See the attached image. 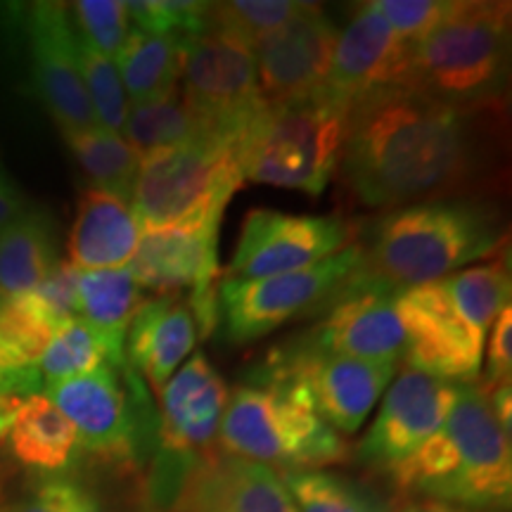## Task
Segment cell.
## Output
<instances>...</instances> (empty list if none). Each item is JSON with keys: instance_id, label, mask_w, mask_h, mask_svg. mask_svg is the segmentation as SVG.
<instances>
[{"instance_id": "6da1fadb", "label": "cell", "mask_w": 512, "mask_h": 512, "mask_svg": "<svg viewBox=\"0 0 512 512\" xmlns=\"http://www.w3.org/2000/svg\"><path fill=\"white\" fill-rule=\"evenodd\" d=\"M477 143L465 107L415 88H380L351 102L342 176L368 207H406L463 188Z\"/></svg>"}, {"instance_id": "7a4b0ae2", "label": "cell", "mask_w": 512, "mask_h": 512, "mask_svg": "<svg viewBox=\"0 0 512 512\" xmlns=\"http://www.w3.org/2000/svg\"><path fill=\"white\" fill-rule=\"evenodd\" d=\"M387 475L408 496L460 510L503 512L512 501L510 432L479 384H458L444 425Z\"/></svg>"}, {"instance_id": "3957f363", "label": "cell", "mask_w": 512, "mask_h": 512, "mask_svg": "<svg viewBox=\"0 0 512 512\" xmlns=\"http://www.w3.org/2000/svg\"><path fill=\"white\" fill-rule=\"evenodd\" d=\"M503 240L501 216L484 202L437 197L377 216L358 245L370 283L408 290L496 254Z\"/></svg>"}, {"instance_id": "277c9868", "label": "cell", "mask_w": 512, "mask_h": 512, "mask_svg": "<svg viewBox=\"0 0 512 512\" xmlns=\"http://www.w3.org/2000/svg\"><path fill=\"white\" fill-rule=\"evenodd\" d=\"M349 107L323 91L266 102L233 145L242 181L313 197L325 192L342 159Z\"/></svg>"}, {"instance_id": "5b68a950", "label": "cell", "mask_w": 512, "mask_h": 512, "mask_svg": "<svg viewBox=\"0 0 512 512\" xmlns=\"http://www.w3.org/2000/svg\"><path fill=\"white\" fill-rule=\"evenodd\" d=\"M510 53V3L456 0L439 27L413 43L411 86L448 105L482 102L503 86Z\"/></svg>"}, {"instance_id": "8992f818", "label": "cell", "mask_w": 512, "mask_h": 512, "mask_svg": "<svg viewBox=\"0 0 512 512\" xmlns=\"http://www.w3.org/2000/svg\"><path fill=\"white\" fill-rule=\"evenodd\" d=\"M221 453L285 472L344 463L347 441L311 406L285 389L240 384L228 394L219 427Z\"/></svg>"}, {"instance_id": "52a82bcc", "label": "cell", "mask_w": 512, "mask_h": 512, "mask_svg": "<svg viewBox=\"0 0 512 512\" xmlns=\"http://www.w3.org/2000/svg\"><path fill=\"white\" fill-rule=\"evenodd\" d=\"M242 185L233 143L197 138L140 159L131 209L140 233L221 228L223 211Z\"/></svg>"}, {"instance_id": "ba28073f", "label": "cell", "mask_w": 512, "mask_h": 512, "mask_svg": "<svg viewBox=\"0 0 512 512\" xmlns=\"http://www.w3.org/2000/svg\"><path fill=\"white\" fill-rule=\"evenodd\" d=\"M370 285L358 242L306 271L264 280H221L219 311L230 342L247 344L292 320L328 311L358 287Z\"/></svg>"}, {"instance_id": "9c48e42d", "label": "cell", "mask_w": 512, "mask_h": 512, "mask_svg": "<svg viewBox=\"0 0 512 512\" xmlns=\"http://www.w3.org/2000/svg\"><path fill=\"white\" fill-rule=\"evenodd\" d=\"M394 373L396 363L330 354L297 337L273 349L264 366L249 377L256 387L285 389L299 396L335 432L354 434L387 392Z\"/></svg>"}, {"instance_id": "30bf717a", "label": "cell", "mask_w": 512, "mask_h": 512, "mask_svg": "<svg viewBox=\"0 0 512 512\" xmlns=\"http://www.w3.org/2000/svg\"><path fill=\"white\" fill-rule=\"evenodd\" d=\"M181 86L207 136L233 145L266 107L254 50L211 24L181 46Z\"/></svg>"}, {"instance_id": "8fae6325", "label": "cell", "mask_w": 512, "mask_h": 512, "mask_svg": "<svg viewBox=\"0 0 512 512\" xmlns=\"http://www.w3.org/2000/svg\"><path fill=\"white\" fill-rule=\"evenodd\" d=\"M351 228L339 216L252 209L223 280H264L306 271L349 245Z\"/></svg>"}, {"instance_id": "7c38bea8", "label": "cell", "mask_w": 512, "mask_h": 512, "mask_svg": "<svg viewBox=\"0 0 512 512\" xmlns=\"http://www.w3.org/2000/svg\"><path fill=\"white\" fill-rule=\"evenodd\" d=\"M219 230L171 228L140 233L131 271L143 290L183 294L207 337L219 325Z\"/></svg>"}, {"instance_id": "4fadbf2b", "label": "cell", "mask_w": 512, "mask_h": 512, "mask_svg": "<svg viewBox=\"0 0 512 512\" xmlns=\"http://www.w3.org/2000/svg\"><path fill=\"white\" fill-rule=\"evenodd\" d=\"M31 81L50 117L62 131L98 126L91 100L83 86L76 29L64 3H31L24 10Z\"/></svg>"}, {"instance_id": "5bb4252c", "label": "cell", "mask_w": 512, "mask_h": 512, "mask_svg": "<svg viewBox=\"0 0 512 512\" xmlns=\"http://www.w3.org/2000/svg\"><path fill=\"white\" fill-rule=\"evenodd\" d=\"M399 311L408 335L406 368L453 384H475L482 375L486 339L467 328L439 283L399 290Z\"/></svg>"}, {"instance_id": "9a60e30c", "label": "cell", "mask_w": 512, "mask_h": 512, "mask_svg": "<svg viewBox=\"0 0 512 512\" xmlns=\"http://www.w3.org/2000/svg\"><path fill=\"white\" fill-rule=\"evenodd\" d=\"M456 394L458 384L403 368L384 392L380 413L358 446V458L384 472L403 463L444 425Z\"/></svg>"}, {"instance_id": "2e32d148", "label": "cell", "mask_w": 512, "mask_h": 512, "mask_svg": "<svg viewBox=\"0 0 512 512\" xmlns=\"http://www.w3.org/2000/svg\"><path fill=\"white\" fill-rule=\"evenodd\" d=\"M124 370L107 366L74 380L43 384L57 411L74 425L79 448L112 465H131L140 451L138 413L121 384Z\"/></svg>"}, {"instance_id": "e0dca14e", "label": "cell", "mask_w": 512, "mask_h": 512, "mask_svg": "<svg viewBox=\"0 0 512 512\" xmlns=\"http://www.w3.org/2000/svg\"><path fill=\"white\" fill-rule=\"evenodd\" d=\"M413 43L403 41L373 3L361 5L337 34L330 72L320 91L351 102L380 88L411 86Z\"/></svg>"}, {"instance_id": "ac0fdd59", "label": "cell", "mask_w": 512, "mask_h": 512, "mask_svg": "<svg viewBox=\"0 0 512 512\" xmlns=\"http://www.w3.org/2000/svg\"><path fill=\"white\" fill-rule=\"evenodd\" d=\"M337 24L320 5L306 3L290 19L254 48L256 76L266 102L309 98L323 88L330 72Z\"/></svg>"}, {"instance_id": "d6986e66", "label": "cell", "mask_w": 512, "mask_h": 512, "mask_svg": "<svg viewBox=\"0 0 512 512\" xmlns=\"http://www.w3.org/2000/svg\"><path fill=\"white\" fill-rule=\"evenodd\" d=\"M228 394L219 370L202 351H195L159 394V439L164 451L181 463H190V467L214 456Z\"/></svg>"}, {"instance_id": "ffe728a7", "label": "cell", "mask_w": 512, "mask_h": 512, "mask_svg": "<svg viewBox=\"0 0 512 512\" xmlns=\"http://www.w3.org/2000/svg\"><path fill=\"white\" fill-rule=\"evenodd\" d=\"M313 347L361 361L399 363L406 356V325L399 311V290L363 285L332 304L309 335Z\"/></svg>"}, {"instance_id": "44dd1931", "label": "cell", "mask_w": 512, "mask_h": 512, "mask_svg": "<svg viewBox=\"0 0 512 512\" xmlns=\"http://www.w3.org/2000/svg\"><path fill=\"white\" fill-rule=\"evenodd\" d=\"M176 510L297 512L275 470L221 451L190 467L178 489Z\"/></svg>"}, {"instance_id": "7402d4cb", "label": "cell", "mask_w": 512, "mask_h": 512, "mask_svg": "<svg viewBox=\"0 0 512 512\" xmlns=\"http://www.w3.org/2000/svg\"><path fill=\"white\" fill-rule=\"evenodd\" d=\"M200 325L185 294H157L145 299L126 332L131 366L145 375L157 394L197 347Z\"/></svg>"}, {"instance_id": "603a6c76", "label": "cell", "mask_w": 512, "mask_h": 512, "mask_svg": "<svg viewBox=\"0 0 512 512\" xmlns=\"http://www.w3.org/2000/svg\"><path fill=\"white\" fill-rule=\"evenodd\" d=\"M140 242V226L131 202L88 188L69 230V264L79 271H102L131 264Z\"/></svg>"}, {"instance_id": "cb8c5ba5", "label": "cell", "mask_w": 512, "mask_h": 512, "mask_svg": "<svg viewBox=\"0 0 512 512\" xmlns=\"http://www.w3.org/2000/svg\"><path fill=\"white\" fill-rule=\"evenodd\" d=\"M5 437L17 463L41 475L57 477L74 463L79 451L74 425L46 394L22 401Z\"/></svg>"}, {"instance_id": "d4e9b609", "label": "cell", "mask_w": 512, "mask_h": 512, "mask_svg": "<svg viewBox=\"0 0 512 512\" xmlns=\"http://www.w3.org/2000/svg\"><path fill=\"white\" fill-rule=\"evenodd\" d=\"M143 302L131 266L79 271V318L105 339L121 366H126V332Z\"/></svg>"}, {"instance_id": "484cf974", "label": "cell", "mask_w": 512, "mask_h": 512, "mask_svg": "<svg viewBox=\"0 0 512 512\" xmlns=\"http://www.w3.org/2000/svg\"><path fill=\"white\" fill-rule=\"evenodd\" d=\"M57 261L53 221L46 211L27 207L0 230V297L34 292Z\"/></svg>"}, {"instance_id": "4316f807", "label": "cell", "mask_w": 512, "mask_h": 512, "mask_svg": "<svg viewBox=\"0 0 512 512\" xmlns=\"http://www.w3.org/2000/svg\"><path fill=\"white\" fill-rule=\"evenodd\" d=\"M114 64L131 105L155 100L178 88L181 43L169 36L131 27Z\"/></svg>"}, {"instance_id": "83f0119b", "label": "cell", "mask_w": 512, "mask_h": 512, "mask_svg": "<svg viewBox=\"0 0 512 512\" xmlns=\"http://www.w3.org/2000/svg\"><path fill=\"white\" fill-rule=\"evenodd\" d=\"M62 136L93 190L110 192L131 202L140 157L121 133L93 126L83 131H62Z\"/></svg>"}, {"instance_id": "f1b7e54d", "label": "cell", "mask_w": 512, "mask_h": 512, "mask_svg": "<svg viewBox=\"0 0 512 512\" xmlns=\"http://www.w3.org/2000/svg\"><path fill=\"white\" fill-rule=\"evenodd\" d=\"M121 136L140 159L192 143L197 138H211L188 110L178 88L155 100L131 105Z\"/></svg>"}, {"instance_id": "f546056e", "label": "cell", "mask_w": 512, "mask_h": 512, "mask_svg": "<svg viewBox=\"0 0 512 512\" xmlns=\"http://www.w3.org/2000/svg\"><path fill=\"white\" fill-rule=\"evenodd\" d=\"M437 283L453 311L482 339L489 337L498 313L510 306V271L508 261L503 259L463 268Z\"/></svg>"}, {"instance_id": "4dcf8cb0", "label": "cell", "mask_w": 512, "mask_h": 512, "mask_svg": "<svg viewBox=\"0 0 512 512\" xmlns=\"http://www.w3.org/2000/svg\"><path fill=\"white\" fill-rule=\"evenodd\" d=\"M55 330V320L31 292L0 297V370L3 373L38 370Z\"/></svg>"}, {"instance_id": "1f68e13d", "label": "cell", "mask_w": 512, "mask_h": 512, "mask_svg": "<svg viewBox=\"0 0 512 512\" xmlns=\"http://www.w3.org/2000/svg\"><path fill=\"white\" fill-rule=\"evenodd\" d=\"M107 366L124 370L128 363L126 366L117 363V358L112 356L105 339L86 320L72 318L55 330L46 354H43L41 363H38V373H41L43 384H55L74 380V377L91 375L95 370Z\"/></svg>"}, {"instance_id": "d6a6232c", "label": "cell", "mask_w": 512, "mask_h": 512, "mask_svg": "<svg viewBox=\"0 0 512 512\" xmlns=\"http://www.w3.org/2000/svg\"><path fill=\"white\" fill-rule=\"evenodd\" d=\"M280 479L297 512H387L368 489L332 472H283Z\"/></svg>"}, {"instance_id": "836d02e7", "label": "cell", "mask_w": 512, "mask_h": 512, "mask_svg": "<svg viewBox=\"0 0 512 512\" xmlns=\"http://www.w3.org/2000/svg\"><path fill=\"white\" fill-rule=\"evenodd\" d=\"M297 0H230L209 5V24L226 31L249 48L259 46L264 38L283 29L290 19L304 10Z\"/></svg>"}, {"instance_id": "e575fe53", "label": "cell", "mask_w": 512, "mask_h": 512, "mask_svg": "<svg viewBox=\"0 0 512 512\" xmlns=\"http://www.w3.org/2000/svg\"><path fill=\"white\" fill-rule=\"evenodd\" d=\"M76 55H79L81 79L91 100L95 121L100 128L121 133L128 110H131V100L121 83L117 64L110 57L95 53L79 34H76Z\"/></svg>"}, {"instance_id": "d590c367", "label": "cell", "mask_w": 512, "mask_h": 512, "mask_svg": "<svg viewBox=\"0 0 512 512\" xmlns=\"http://www.w3.org/2000/svg\"><path fill=\"white\" fill-rule=\"evenodd\" d=\"M209 5L195 0H133L126 3L131 27L174 38L183 46L209 27Z\"/></svg>"}, {"instance_id": "8d00e7d4", "label": "cell", "mask_w": 512, "mask_h": 512, "mask_svg": "<svg viewBox=\"0 0 512 512\" xmlns=\"http://www.w3.org/2000/svg\"><path fill=\"white\" fill-rule=\"evenodd\" d=\"M74 29L95 53L117 60L124 46L131 19H128L126 3L121 0H79L69 10Z\"/></svg>"}, {"instance_id": "74e56055", "label": "cell", "mask_w": 512, "mask_h": 512, "mask_svg": "<svg viewBox=\"0 0 512 512\" xmlns=\"http://www.w3.org/2000/svg\"><path fill=\"white\" fill-rule=\"evenodd\" d=\"M375 10L403 41H420L456 8V0H373Z\"/></svg>"}, {"instance_id": "f35d334b", "label": "cell", "mask_w": 512, "mask_h": 512, "mask_svg": "<svg viewBox=\"0 0 512 512\" xmlns=\"http://www.w3.org/2000/svg\"><path fill=\"white\" fill-rule=\"evenodd\" d=\"M31 294L55 320L57 328L67 320L79 318V268L69 261H57Z\"/></svg>"}, {"instance_id": "ab89813d", "label": "cell", "mask_w": 512, "mask_h": 512, "mask_svg": "<svg viewBox=\"0 0 512 512\" xmlns=\"http://www.w3.org/2000/svg\"><path fill=\"white\" fill-rule=\"evenodd\" d=\"M489 342H486V363H484V380L479 387L484 392L510 384L512 375V309H503L498 313L489 330Z\"/></svg>"}, {"instance_id": "60d3db41", "label": "cell", "mask_w": 512, "mask_h": 512, "mask_svg": "<svg viewBox=\"0 0 512 512\" xmlns=\"http://www.w3.org/2000/svg\"><path fill=\"white\" fill-rule=\"evenodd\" d=\"M55 512H112L91 486L72 477H46L41 484Z\"/></svg>"}, {"instance_id": "b9f144b4", "label": "cell", "mask_w": 512, "mask_h": 512, "mask_svg": "<svg viewBox=\"0 0 512 512\" xmlns=\"http://www.w3.org/2000/svg\"><path fill=\"white\" fill-rule=\"evenodd\" d=\"M27 197L17 188V183L8 176V171L0 166V230L10 226L12 221L27 209Z\"/></svg>"}, {"instance_id": "7bdbcfd3", "label": "cell", "mask_w": 512, "mask_h": 512, "mask_svg": "<svg viewBox=\"0 0 512 512\" xmlns=\"http://www.w3.org/2000/svg\"><path fill=\"white\" fill-rule=\"evenodd\" d=\"M43 389V380L38 370L31 373H3L0 370V396H12V399H29Z\"/></svg>"}, {"instance_id": "ee69618b", "label": "cell", "mask_w": 512, "mask_h": 512, "mask_svg": "<svg viewBox=\"0 0 512 512\" xmlns=\"http://www.w3.org/2000/svg\"><path fill=\"white\" fill-rule=\"evenodd\" d=\"M0 512H55V508H53V503H50V498L43 494L41 486H38L34 494L22 498V501L5 505Z\"/></svg>"}, {"instance_id": "f6af8a7d", "label": "cell", "mask_w": 512, "mask_h": 512, "mask_svg": "<svg viewBox=\"0 0 512 512\" xmlns=\"http://www.w3.org/2000/svg\"><path fill=\"white\" fill-rule=\"evenodd\" d=\"M392 512H458V508L453 505H444V503H434V501H413V498H406L401 501Z\"/></svg>"}, {"instance_id": "bcb514c9", "label": "cell", "mask_w": 512, "mask_h": 512, "mask_svg": "<svg viewBox=\"0 0 512 512\" xmlns=\"http://www.w3.org/2000/svg\"><path fill=\"white\" fill-rule=\"evenodd\" d=\"M22 401H24V399H12V396H0V439H5V434H8L12 420H15L19 406H22Z\"/></svg>"}, {"instance_id": "7dc6e473", "label": "cell", "mask_w": 512, "mask_h": 512, "mask_svg": "<svg viewBox=\"0 0 512 512\" xmlns=\"http://www.w3.org/2000/svg\"><path fill=\"white\" fill-rule=\"evenodd\" d=\"M0 498H3V477H0Z\"/></svg>"}]
</instances>
